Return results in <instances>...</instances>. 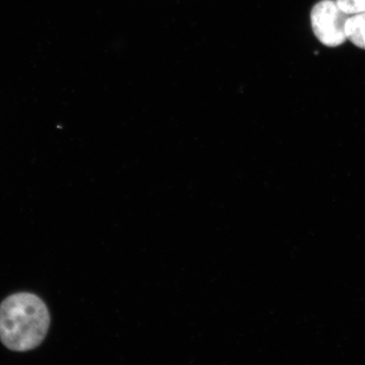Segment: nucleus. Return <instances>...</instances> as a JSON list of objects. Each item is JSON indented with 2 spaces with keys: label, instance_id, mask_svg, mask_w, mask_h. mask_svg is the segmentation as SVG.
Wrapping results in <instances>:
<instances>
[{
  "label": "nucleus",
  "instance_id": "obj_3",
  "mask_svg": "<svg viewBox=\"0 0 365 365\" xmlns=\"http://www.w3.org/2000/svg\"><path fill=\"white\" fill-rule=\"evenodd\" d=\"M346 39L356 47L365 49V12L350 16L346 25Z\"/></svg>",
  "mask_w": 365,
  "mask_h": 365
},
{
  "label": "nucleus",
  "instance_id": "obj_2",
  "mask_svg": "<svg viewBox=\"0 0 365 365\" xmlns=\"http://www.w3.org/2000/svg\"><path fill=\"white\" fill-rule=\"evenodd\" d=\"M350 16L337 6L335 0H322L310 14L312 30L322 44L335 48L346 40V25Z\"/></svg>",
  "mask_w": 365,
  "mask_h": 365
},
{
  "label": "nucleus",
  "instance_id": "obj_4",
  "mask_svg": "<svg viewBox=\"0 0 365 365\" xmlns=\"http://www.w3.org/2000/svg\"><path fill=\"white\" fill-rule=\"evenodd\" d=\"M336 2L349 16L365 12V0H336Z\"/></svg>",
  "mask_w": 365,
  "mask_h": 365
},
{
  "label": "nucleus",
  "instance_id": "obj_1",
  "mask_svg": "<svg viewBox=\"0 0 365 365\" xmlns=\"http://www.w3.org/2000/svg\"><path fill=\"white\" fill-rule=\"evenodd\" d=\"M49 325L48 309L34 294H13L0 305V341L8 349L26 352L38 348Z\"/></svg>",
  "mask_w": 365,
  "mask_h": 365
}]
</instances>
